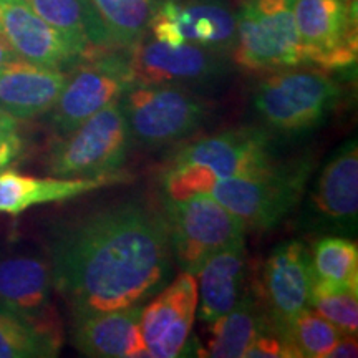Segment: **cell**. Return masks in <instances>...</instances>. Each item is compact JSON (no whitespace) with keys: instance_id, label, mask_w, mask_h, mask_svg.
Here are the masks:
<instances>
[{"instance_id":"7","label":"cell","mask_w":358,"mask_h":358,"mask_svg":"<svg viewBox=\"0 0 358 358\" xmlns=\"http://www.w3.org/2000/svg\"><path fill=\"white\" fill-rule=\"evenodd\" d=\"M236 32L232 58L243 69L268 71L307 65L294 0H245L236 12Z\"/></svg>"},{"instance_id":"29","label":"cell","mask_w":358,"mask_h":358,"mask_svg":"<svg viewBox=\"0 0 358 358\" xmlns=\"http://www.w3.org/2000/svg\"><path fill=\"white\" fill-rule=\"evenodd\" d=\"M24 148L20 120L0 108V173L10 168L24 155Z\"/></svg>"},{"instance_id":"13","label":"cell","mask_w":358,"mask_h":358,"mask_svg":"<svg viewBox=\"0 0 358 358\" xmlns=\"http://www.w3.org/2000/svg\"><path fill=\"white\" fill-rule=\"evenodd\" d=\"M148 35L171 47L191 43L232 57L236 12L229 0H161Z\"/></svg>"},{"instance_id":"10","label":"cell","mask_w":358,"mask_h":358,"mask_svg":"<svg viewBox=\"0 0 358 358\" xmlns=\"http://www.w3.org/2000/svg\"><path fill=\"white\" fill-rule=\"evenodd\" d=\"M136 85H166L191 92L219 87L231 73V55L198 45L176 47L145 35L129 48Z\"/></svg>"},{"instance_id":"30","label":"cell","mask_w":358,"mask_h":358,"mask_svg":"<svg viewBox=\"0 0 358 358\" xmlns=\"http://www.w3.org/2000/svg\"><path fill=\"white\" fill-rule=\"evenodd\" d=\"M244 358H297L294 347L275 327H268L250 343Z\"/></svg>"},{"instance_id":"15","label":"cell","mask_w":358,"mask_h":358,"mask_svg":"<svg viewBox=\"0 0 358 358\" xmlns=\"http://www.w3.org/2000/svg\"><path fill=\"white\" fill-rule=\"evenodd\" d=\"M53 292L48 256L34 250L0 252V307L62 334L60 319L53 307Z\"/></svg>"},{"instance_id":"17","label":"cell","mask_w":358,"mask_h":358,"mask_svg":"<svg viewBox=\"0 0 358 358\" xmlns=\"http://www.w3.org/2000/svg\"><path fill=\"white\" fill-rule=\"evenodd\" d=\"M315 277L310 250L302 241L292 239L272 250L264 266V299L272 325L285 335L295 317L310 308Z\"/></svg>"},{"instance_id":"27","label":"cell","mask_w":358,"mask_h":358,"mask_svg":"<svg viewBox=\"0 0 358 358\" xmlns=\"http://www.w3.org/2000/svg\"><path fill=\"white\" fill-rule=\"evenodd\" d=\"M342 335L337 327L312 308L295 317L285 330V337L301 358H327Z\"/></svg>"},{"instance_id":"21","label":"cell","mask_w":358,"mask_h":358,"mask_svg":"<svg viewBox=\"0 0 358 358\" xmlns=\"http://www.w3.org/2000/svg\"><path fill=\"white\" fill-rule=\"evenodd\" d=\"M248 250L245 237L237 239L201 266L198 275V319L211 324L232 310L245 294Z\"/></svg>"},{"instance_id":"9","label":"cell","mask_w":358,"mask_h":358,"mask_svg":"<svg viewBox=\"0 0 358 358\" xmlns=\"http://www.w3.org/2000/svg\"><path fill=\"white\" fill-rule=\"evenodd\" d=\"M133 143L171 145L198 131L209 106L196 92L166 85H134L122 98Z\"/></svg>"},{"instance_id":"2","label":"cell","mask_w":358,"mask_h":358,"mask_svg":"<svg viewBox=\"0 0 358 358\" xmlns=\"http://www.w3.org/2000/svg\"><path fill=\"white\" fill-rule=\"evenodd\" d=\"M279 163L268 129L241 127L191 143L169 161L163 178L166 199L204 194L214 181L261 173Z\"/></svg>"},{"instance_id":"23","label":"cell","mask_w":358,"mask_h":358,"mask_svg":"<svg viewBox=\"0 0 358 358\" xmlns=\"http://www.w3.org/2000/svg\"><path fill=\"white\" fill-rule=\"evenodd\" d=\"M45 22L90 50L116 48L92 0H25Z\"/></svg>"},{"instance_id":"8","label":"cell","mask_w":358,"mask_h":358,"mask_svg":"<svg viewBox=\"0 0 358 358\" xmlns=\"http://www.w3.org/2000/svg\"><path fill=\"white\" fill-rule=\"evenodd\" d=\"M173 259L182 272L198 275L214 252L245 237V226L209 194L164 201Z\"/></svg>"},{"instance_id":"28","label":"cell","mask_w":358,"mask_h":358,"mask_svg":"<svg viewBox=\"0 0 358 358\" xmlns=\"http://www.w3.org/2000/svg\"><path fill=\"white\" fill-rule=\"evenodd\" d=\"M310 308L337 327L340 332L357 334L358 289L332 287L313 282Z\"/></svg>"},{"instance_id":"19","label":"cell","mask_w":358,"mask_h":358,"mask_svg":"<svg viewBox=\"0 0 358 358\" xmlns=\"http://www.w3.org/2000/svg\"><path fill=\"white\" fill-rule=\"evenodd\" d=\"M127 179L124 173L98 178H35L8 168L0 173V214L17 217L34 206L75 199Z\"/></svg>"},{"instance_id":"3","label":"cell","mask_w":358,"mask_h":358,"mask_svg":"<svg viewBox=\"0 0 358 358\" xmlns=\"http://www.w3.org/2000/svg\"><path fill=\"white\" fill-rule=\"evenodd\" d=\"M312 169L310 158L277 163L266 171L214 181L204 194L229 209L245 229L268 231L301 203Z\"/></svg>"},{"instance_id":"32","label":"cell","mask_w":358,"mask_h":358,"mask_svg":"<svg viewBox=\"0 0 358 358\" xmlns=\"http://www.w3.org/2000/svg\"><path fill=\"white\" fill-rule=\"evenodd\" d=\"M17 60H22V58L13 52V48L3 40L2 35H0V69Z\"/></svg>"},{"instance_id":"6","label":"cell","mask_w":358,"mask_h":358,"mask_svg":"<svg viewBox=\"0 0 358 358\" xmlns=\"http://www.w3.org/2000/svg\"><path fill=\"white\" fill-rule=\"evenodd\" d=\"M136 85L128 48H108L83 58L69 71V78L50 113L57 136L73 131L78 124L120 101Z\"/></svg>"},{"instance_id":"12","label":"cell","mask_w":358,"mask_h":358,"mask_svg":"<svg viewBox=\"0 0 358 358\" xmlns=\"http://www.w3.org/2000/svg\"><path fill=\"white\" fill-rule=\"evenodd\" d=\"M294 19L307 64L327 70L355 64V0H294Z\"/></svg>"},{"instance_id":"31","label":"cell","mask_w":358,"mask_h":358,"mask_svg":"<svg viewBox=\"0 0 358 358\" xmlns=\"http://www.w3.org/2000/svg\"><path fill=\"white\" fill-rule=\"evenodd\" d=\"M357 334H343L342 338L335 343L327 358H348L358 355Z\"/></svg>"},{"instance_id":"25","label":"cell","mask_w":358,"mask_h":358,"mask_svg":"<svg viewBox=\"0 0 358 358\" xmlns=\"http://www.w3.org/2000/svg\"><path fill=\"white\" fill-rule=\"evenodd\" d=\"M118 48H133L148 34L161 0H92Z\"/></svg>"},{"instance_id":"14","label":"cell","mask_w":358,"mask_h":358,"mask_svg":"<svg viewBox=\"0 0 358 358\" xmlns=\"http://www.w3.org/2000/svg\"><path fill=\"white\" fill-rule=\"evenodd\" d=\"M0 35L22 60L62 71L95 53L45 22L25 0H0Z\"/></svg>"},{"instance_id":"4","label":"cell","mask_w":358,"mask_h":358,"mask_svg":"<svg viewBox=\"0 0 358 358\" xmlns=\"http://www.w3.org/2000/svg\"><path fill=\"white\" fill-rule=\"evenodd\" d=\"M133 146L122 100L85 120L73 131L57 136L47 158L55 178H98L122 173Z\"/></svg>"},{"instance_id":"26","label":"cell","mask_w":358,"mask_h":358,"mask_svg":"<svg viewBox=\"0 0 358 358\" xmlns=\"http://www.w3.org/2000/svg\"><path fill=\"white\" fill-rule=\"evenodd\" d=\"M310 256L315 282L332 287L358 289V249L350 237H320Z\"/></svg>"},{"instance_id":"1","label":"cell","mask_w":358,"mask_h":358,"mask_svg":"<svg viewBox=\"0 0 358 358\" xmlns=\"http://www.w3.org/2000/svg\"><path fill=\"white\" fill-rule=\"evenodd\" d=\"M48 259L53 287L71 317L143 303L173 272L166 217L143 201H122L58 226Z\"/></svg>"},{"instance_id":"20","label":"cell","mask_w":358,"mask_h":358,"mask_svg":"<svg viewBox=\"0 0 358 358\" xmlns=\"http://www.w3.org/2000/svg\"><path fill=\"white\" fill-rule=\"evenodd\" d=\"M66 78L69 71L25 60L12 62L0 69V108L20 122L48 113Z\"/></svg>"},{"instance_id":"11","label":"cell","mask_w":358,"mask_h":358,"mask_svg":"<svg viewBox=\"0 0 358 358\" xmlns=\"http://www.w3.org/2000/svg\"><path fill=\"white\" fill-rule=\"evenodd\" d=\"M299 219V226L303 231L355 236L358 224L357 140L343 143L324 164Z\"/></svg>"},{"instance_id":"18","label":"cell","mask_w":358,"mask_h":358,"mask_svg":"<svg viewBox=\"0 0 358 358\" xmlns=\"http://www.w3.org/2000/svg\"><path fill=\"white\" fill-rule=\"evenodd\" d=\"M143 303L71 317V342L95 358L150 357L141 337Z\"/></svg>"},{"instance_id":"5","label":"cell","mask_w":358,"mask_h":358,"mask_svg":"<svg viewBox=\"0 0 358 358\" xmlns=\"http://www.w3.org/2000/svg\"><path fill=\"white\" fill-rule=\"evenodd\" d=\"M340 87L315 70L282 71L254 90L252 106L271 133L303 134L319 128L337 106Z\"/></svg>"},{"instance_id":"24","label":"cell","mask_w":358,"mask_h":358,"mask_svg":"<svg viewBox=\"0 0 358 358\" xmlns=\"http://www.w3.org/2000/svg\"><path fill=\"white\" fill-rule=\"evenodd\" d=\"M60 347L62 334L0 307V358H52Z\"/></svg>"},{"instance_id":"22","label":"cell","mask_w":358,"mask_h":358,"mask_svg":"<svg viewBox=\"0 0 358 358\" xmlns=\"http://www.w3.org/2000/svg\"><path fill=\"white\" fill-rule=\"evenodd\" d=\"M268 327H274L268 313L264 312L257 299L244 294L232 310L211 322V338L206 357L244 358L250 343Z\"/></svg>"},{"instance_id":"16","label":"cell","mask_w":358,"mask_h":358,"mask_svg":"<svg viewBox=\"0 0 358 358\" xmlns=\"http://www.w3.org/2000/svg\"><path fill=\"white\" fill-rule=\"evenodd\" d=\"M143 307L140 329L150 358L185 355L198 308V279L182 272Z\"/></svg>"}]
</instances>
